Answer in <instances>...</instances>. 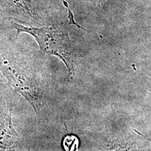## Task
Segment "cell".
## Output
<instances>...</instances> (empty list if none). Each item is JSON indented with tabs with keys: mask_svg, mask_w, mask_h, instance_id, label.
Instances as JSON below:
<instances>
[{
	"mask_svg": "<svg viewBox=\"0 0 151 151\" xmlns=\"http://www.w3.org/2000/svg\"><path fill=\"white\" fill-rule=\"evenodd\" d=\"M92 3L99 6H104L106 4V0H90Z\"/></svg>",
	"mask_w": 151,
	"mask_h": 151,
	"instance_id": "5",
	"label": "cell"
},
{
	"mask_svg": "<svg viewBox=\"0 0 151 151\" xmlns=\"http://www.w3.org/2000/svg\"><path fill=\"white\" fill-rule=\"evenodd\" d=\"M5 5L21 15L29 18H34L37 15L32 0H0Z\"/></svg>",
	"mask_w": 151,
	"mask_h": 151,
	"instance_id": "4",
	"label": "cell"
},
{
	"mask_svg": "<svg viewBox=\"0 0 151 151\" xmlns=\"http://www.w3.org/2000/svg\"><path fill=\"white\" fill-rule=\"evenodd\" d=\"M11 112L0 103V148L10 149L15 147L18 139L12 123Z\"/></svg>",
	"mask_w": 151,
	"mask_h": 151,
	"instance_id": "3",
	"label": "cell"
},
{
	"mask_svg": "<svg viewBox=\"0 0 151 151\" xmlns=\"http://www.w3.org/2000/svg\"><path fill=\"white\" fill-rule=\"evenodd\" d=\"M0 70L2 71L17 91L21 93L32 104L36 111L42 104L38 88L27 74L14 64H12L0 54Z\"/></svg>",
	"mask_w": 151,
	"mask_h": 151,
	"instance_id": "2",
	"label": "cell"
},
{
	"mask_svg": "<svg viewBox=\"0 0 151 151\" xmlns=\"http://www.w3.org/2000/svg\"><path fill=\"white\" fill-rule=\"evenodd\" d=\"M17 37L22 32H26L34 37L40 49L48 54L60 57L65 62L70 72L73 48L70 43L68 32L60 25L53 24L42 27H27L14 23Z\"/></svg>",
	"mask_w": 151,
	"mask_h": 151,
	"instance_id": "1",
	"label": "cell"
}]
</instances>
